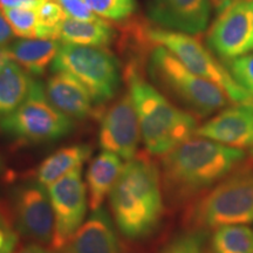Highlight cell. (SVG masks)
Returning <instances> with one entry per match:
<instances>
[{
	"label": "cell",
	"mask_w": 253,
	"mask_h": 253,
	"mask_svg": "<svg viewBox=\"0 0 253 253\" xmlns=\"http://www.w3.org/2000/svg\"><path fill=\"white\" fill-rule=\"evenodd\" d=\"M242 149L204 137H191L162 156L161 179L172 204H183L218 184L244 161Z\"/></svg>",
	"instance_id": "6da1fadb"
},
{
	"label": "cell",
	"mask_w": 253,
	"mask_h": 253,
	"mask_svg": "<svg viewBox=\"0 0 253 253\" xmlns=\"http://www.w3.org/2000/svg\"><path fill=\"white\" fill-rule=\"evenodd\" d=\"M114 221L126 238L149 237L163 217L161 170L147 154H137L123 166L109 195Z\"/></svg>",
	"instance_id": "7a4b0ae2"
},
{
	"label": "cell",
	"mask_w": 253,
	"mask_h": 253,
	"mask_svg": "<svg viewBox=\"0 0 253 253\" xmlns=\"http://www.w3.org/2000/svg\"><path fill=\"white\" fill-rule=\"evenodd\" d=\"M123 78L137 112L142 141L153 156H164L196 134L192 114L179 109L142 75L137 60L126 63Z\"/></svg>",
	"instance_id": "3957f363"
},
{
	"label": "cell",
	"mask_w": 253,
	"mask_h": 253,
	"mask_svg": "<svg viewBox=\"0 0 253 253\" xmlns=\"http://www.w3.org/2000/svg\"><path fill=\"white\" fill-rule=\"evenodd\" d=\"M148 72L158 86L201 118L224 108L230 101L217 84L190 71L162 46L150 47Z\"/></svg>",
	"instance_id": "277c9868"
},
{
	"label": "cell",
	"mask_w": 253,
	"mask_h": 253,
	"mask_svg": "<svg viewBox=\"0 0 253 253\" xmlns=\"http://www.w3.org/2000/svg\"><path fill=\"white\" fill-rule=\"evenodd\" d=\"M188 221L192 230L201 231L252 223L253 168L236 170L218 183L192 205Z\"/></svg>",
	"instance_id": "5b68a950"
},
{
	"label": "cell",
	"mask_w": 253,
	"mask_h": 253,
	"mask_svg": "<svg viewBox=\"0 0 253 253\" xmlns=\"http://www.w3.org/2000/svg\"><path fill=\"white\" fill-rule=\"evenodd\" d=\"M52 69L77 79L97 106L113 100L121 84V66L106 47L61 42Z\"/></svg>",
	"instance_id": "8992f818"
},
{
	"label": "cell",
	"mask_w": 253,
	"mask_h": 253,
	"mask_svg": "<svg viewBox=\"0 0 253 253\" xmlns=\"http://www.w3.org/2000/svg\"><path fill=\"white\" fill-rule=\"evenodd\" d=\"M150 46H162L171 52L185 67L217 84L235 104L253 102V95L237 82L224 65L212 55L197 37L161 27H145Z\"/></svg>",
	"instance_id": "52a82bcc"
},
{
	"label": "cell",
	"mask_w": 253,
	"mask_h": 253,
	"mask_svg": "<svg viewBox=\"0 0 253 253\" xmlns=\"http://www.w3.org/2000/svg\"><path fill=\"white\" fill-rule=\"evenodd\" d=\"M0 129L23 144H39L69 135L74 129V121L56 109L47 99L43 84L34 81L25 102L0 119Z\"/></svg>",
	"instance_id": "ba28073f"
},
{
	"label": "cell",
	"mask_w": 253,
	"mask_h": 253,
	"mask_svg": "<svg viewBox=\"0 0 253 253\" xmlns=\"http://www.w3.org/2000/svg\"><path fill=\"white\" fill-rule=\"evenodd\" d=\"M11 212L18 233L40 245L50 244L54 233V213L48 189L37 179L14 185Z\"/></svg>",
	"instance_id": "9c48e42d"
},
{
	"label": "cell",
	"mask_w": 253,
	"mask_h": 253,
	"mask_svg": "<svg viewBox=\"0 0 253 253\" xmlns=\"http://www.w3.org/2000/svg\"><path fill=\"white\" fill-rule=\"evenodd\" d=\"M81 170L69 172L47 188L54 213V233L50 242L54 252L66 249L86 217L88 196Z\"/></svg>",
	"instance_id": "30bf717a"
},
{
	"label": "cell",
	"mask_w": 253,
	"mask_h": 253,
	"mask_svg": "<svg viewBox=\"0 0 253 253\" xmlns=\"http://www.w3.org/2000/svg\"><path fill=\"white\" fill-rule=\"evenodd\" d=\"M207 43L224 62L253 49V0H238L220 11L208 32Z\"/></svg>",
	"instance_id": "8fae6325"
},
{
	"label": "cell",
	"mask_w": 253,
	"mask_h": 253,
	"mask_svg": "<svg viewBox=\"0 0 253 253\" xmlns=\"http://www.w3.org/2000/svg\"><path fill=\"white\" fill-rule=\"evenodd\" d=\"M142 140L140 121L129 91L107 109L101 119L99 145L103 151L130 161Z\"/></svg>",
	"instance_id": "7c38bea8"
},
{
	"label": "cell",
	"mask_w": 253,
	"mask_h": 253,
	"mask_svg": "<svg viewBox=\"0 0 253 253\" xmlns=\"http://www.w3.org/2000/svg\"><path fill=\"white\" fill-rule=\"evenodd\" d=\"M211 0H149L148 15L161 28L197 36L208 26Z\"/></svg>",
	"instance_id": "4fadbf2b"
},
{
	"label": "cell",
	"mask_w": 253,
	"mask_h": 253,
	"mask_svg": "<svg viewBox=\"0 0 253 253\" xmlns=\"http://www.w3.org/2000/svg\"><path fill=\"white\" fill-rule=\"evenodd\" d=\"M195 135L237 149L251 147L253 143V102L235 104L221 110L214 118L198 126Z\"/></svg>",
	"instance_id": "5bb4252c"
},
{
	"label": "cell",
	"mask_w": 253,
	"mask_h": 253,
	"mask_svg": "<svg viewBox=\"0 0 253 253\" xmlns=\"http://www.w3.org/2000/svg\"><path fill=\"white\" fill-rule=\"evenodd\" d=\"M63 253H122L118 231L104 208L91 212Z\"/></svg>",
	"instance_id": "9a60e30c"
},
{
	"label": "cell",
	"mask_w": 253,
	"mask_h": 253,
	"mask_svg": "<svg viewBox=\"0 0 253 253\" xmlns=\"http://www.w3.org/2000/svg\"><path fill=\"white\" fill-rule=\"evenodd\" d=\"M49 102L71 119L82 120L94 113V101L77 79L65 72H55L45 84Z\"/></svg>",
	"instance_id": "2e32d148"
},
{
	"label": "cell",
	"mask_w": 253,
	"mask_h": 253,
	"mask_svg": "<svg viewBox=\"0 0 253 253\" xmlns=\"http://www.w3.org/2000/svg\"><path fill=\"white\" fill-rule=\"evenodd\" d=\"M123 166L121 157L108 151H102L91 160L86 175L88 205L91 211L102 208L118 181Z\"/></svg>",
	"instance_id": "e0dca14e"
},
{
	"label": "cell",
	"mask_w": 253,
	"mask_h": 253,
	"mask_svg": "<svg viewBox=\"0 0 253 253\" xmlns=\"http://www.w3.org/2000/svg\"><path fill=\"white\" fill-rule=\"evenodd\" d=\"M61 46V41L50 39H21L6 46L9 59L25 71L41 75L53 65Z\"/></svg>",
	"instance_id": "ac0fdd59"
},
{
	"label": "cell",
	"mask_w": 253,
	"mask_h": 253,
	"mask_svg": "<svg viewBox=\"0 0 253 253\" xmlns=\"http://www.w3.org/2000/svg\"><path fill=\"white\" fill-rule=\"evenodd\" d=\"M91 155V148L88 144H73L60 148L38 166L36 179L48 188L63 176L77 169H82Z\"/></svg>",
	"instance_id": "d6986e66"
},
{
	"label": "cell",
	"mask_w": 253,
	"mask_h": 253,
	"mask_svg": "<svg viewBox=\"0 0 253 253\" xmlns=\"http://www.w3.org/2000/svg\"><path fill=\"white\" fill-rule=\"evenodd\" d=\"M33 84L30 73L12 60L0 69V119L8 116L25 102Z\"/></svg>",
	"instance_id": "ffe728a7"
},
{
	"label": "cell",
	"mask_w": 253,
	"mask_h": 253,
	"mask_svg": "<svg viewBox=\"0 0 253 253\" xmlns=\"http://www.w3.org/2000/svg\"><path fill=\"white\" fill-rule=\"evenodd\" d=\"M115 39V30L109 21L100 18L94 21L66 18L59 34V41L79 46L106 47Z\"/></svg>",
	"instance_id": "44dd1931"
},
{
	"label": "cell",
	"mask_w": 253,
	"mask_h": 253,
	"mask_svg": "<svg viewBox=\"0 0 253 253\" xmlns=\"http://www.w3.org/2000/svg\"><path fill=\"white\" fill-rule=\"evenodd\" d=\"M212 253H253V230L245 225H225L214 230Z\"/></svg>",
	"instance_id": "7402d4cb"
},
{
	"label": "cell",
	"mask_w": 253,
	"mask_h": 253,
	"mask_svg": "<svg viewBox=\"0 0 253 253\" xmlns=\"http://www.w3.org/2000/svg\"><path fill=\"white\" fill-rule=\"evenodd\" d=\"M39 39L59 40L61 26L67 18L65 11L56 0H39L36 5Z\"/></svg>",
	"instance_id": "603a6c76"
},
{
	"label": "cell",
	"mask_w": 253,
	"mask_h": 253,
	"mask_svg": "<svg viewBox=\"0 0 253 253\" xmlns=\"http://www.w3.org/2000/svg\"><path fill=\"white\" fill-rule=\"evenodd\" d=\"M1 12L15 37L21 39H36L38 36L36 6L9 8Z\"/></svg>",
	"instance_id": "cb8c5ba5"
},
{
	"label": "cell",
	"mask_w": 253,
	"mask_h": 253,
	"mask_svg": "<svg viewBox=\"0 0 253 253\" xmlns=\"http://www.w3.org/2000/svg\"><path fill=\"white\" fill-rule=\"evenodd\" d=\"M97 17L104 20L122 21L136 11V0H84Z\"/></svg>",
	"instance_id": "d4e9b609"
},
{
	"label": "cell",
	"mask_w": 253,
	"mask_h": 253,
	"mask_svg": "<svg viewBox=\"0 0 253 253\" xmlns=\"http://www.w3.org/2000/svg\"><path fill=\"white\" fill-rule=\"evenodd\" d=\"M161 253H208L207 232L191 230L177 236Z\"/></svg>",
	"instance_id": "484cf974"
},
{
	"label": "cell",
	"mask_w": 253,
	"mask_h": 253,
	"mask_svg": "<svg viewBox=\"0 0 253 253\" xmlns=\"http://www.w3.org/2000/svg\"><path fill=\"white\" fill-rule=\"evenodd\" d=\"M18 237L11 209L0 201V253H15Z\"/></svg>",
	"instance_id": "4316f807"
},
{
	"label": "cell",
	"mask_w": 253,
	"mask_h": 253,
	"mask_svg": "<svg viewBox=\"0 0 253 253\" xmlns=\"http://www.w3.org/2000/svg\"><path fill=\"white\" fill-rule=\"evenodd\" d=\"M225 67L240 86L253 95V53L226 61Z\"/></svg>",
	"instance_id": "83f0119b"
},
{
	"label": "cell",
	"mask_w": 253,
	"mask_h": 253,
	"mask_svg": "<svg viewBox=\"0 0 253 253\" xmlns=\"http://www.w3.org/2000/svg\"><path fill=\"white\" fill-rule=\"evenodd\" d=\"M65 11L68 18L82 21H94L100 19L89 6L86 4L84 0H56Z\"/></svg>",
	"instance_id": "f1b7e54d"
},
{
	"label": "cell",
	"mask_w": 253,
	"mask_h": 253,
	"mask_svg": "<svg viewBox=\"0 0 253 253\" xmlns=\"http://www.w3.org/2000/svg\"><path fill=\"white\" fill-rule=\"evenodd\" d=\"M13 36V32H12L8 23L6 21L2 12L0 11V47H6V45L12 40Z\"/></svg>",
	"instance_id": "f546056e"
},
{
	"label": "cell",
	"mask_w": 253,
	"mask_h": 253,
	"mask_svg": "<svg viewBox=\"0 0 253 253\" xmlns=\"http://www.w3.org/2000/svg\"><path fill=\"white\" fill-rule=\"evenodd\" d=\"M38 2H39V0H0V11L25 7V6H36Z\"/></svg>",
	"instance_id": "4dcf8cb0"
},
{
	"label": "cell",
	"mask_w": 253,
	"mask_h": 253,
	"mask_svg": "<svg viewBox=\"0 0 253 253\" xmlns=\"http://www.w3.org/2000/svg\"><path fill=\"white\" fill-rule=\"evenodd\" d=\"M15 253H55L53 250H48L43 248L42 245L37 244V243H31V244L21 246L20 249H17Z\"/></svg>",
	"instance_id": "1f68e13d"
},
{
	"label": "cell",
	"mask_w": 253,
	"mask_h": 253,
	"mask_svg": "<svg viewBox=\"0 0 253 253\" xmlns=\"http://www.w3.org/2000/svg\"><path fill=\"white\" fill-rule=\"evenodd\" d=\"M235 1H238V0H211V4L213 5V7L219 13L220 11H223L224 8L231 4H233Z\"/></svg>",
	"instance_id": "d6a6232c"
},
{
	"label": "cell",
	"mask_w": 253,
	"mask_h": 253,
	"mask_svg": "<svg viewBox=\"0 0 253 253\" xmlns=\"http://www.w3.org/2000/svg\"><path fill=\"white\" fill-rule=\"evenodd\" d=\"M9 55L7 53V49L6 47H0V69H1L9 61Z\"/></svg>",
	"instance_id": "836d02e7"
},
{
	"label": "cell",
	"mask_w": 253,
	"mask_h": 253,
	"mask_svg": "<svg viewBox=\"0 0 253 253\" xmlns=\"http://www.w3.org/2000/svg\"><path fill=\"white\" fill-rule=\"evenodd\" d=\"M5 177H6L5 163H4V160H2V157L0 156V181H1V179H4Z\"/></svg>",
	"instance_id": "e575fe53"
},
{
	"label": "cell",
	"mask_w": 253,
	"mask_h": 253,
	"mask_svg": "<svg viewBox=\"0 0 253 253\" xmlns=\"http://www.w3.org/2000/svg\"><path fill=\"white\" fill-rule=\"evenodd\" d=\"M251 156H252V158H253V143H252V145H251Z\"/></svg>",
	"instance_id": "d590c367"
}]
</instances>
